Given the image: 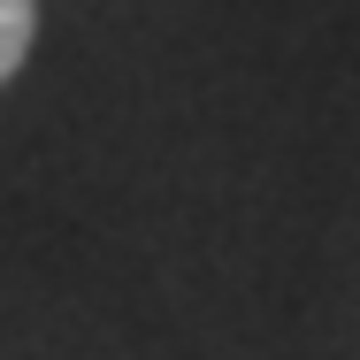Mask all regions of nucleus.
I'll return each mask as SVG.
<instances>
[{"label": "nucleus", "instance_id": "nucleus-1", "mask_svg": "<svg viewBox=\"0 0 360 360\" xmlns=\"http://www.w3.org/2000/svg\"><path fill=\"white\" fill-rule=\"evenodd\" d=\"M31 39H39V0H0V84L31 62Z\"/></svg>", "mask_w": 360, "mask_h": 360}]
</instances>
